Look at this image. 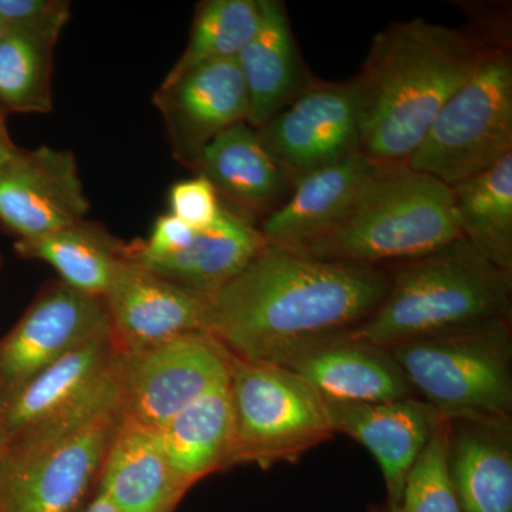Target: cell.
Instances as JSON below:
<instances>
[{
    "label": "cell",
    "instance_id": "obj_17",
    "mask_svg": "<svg viewBox=\"0 0 512 512\" xmlns=\"http://www.w3.org/2000/svg\"><path fill=\"white\" fill-rule=\"evenodd\" d=\"M323 402L335 434L349 436L373 454L386 483L389 507L397 505L407 474L429 443L440 414L416 396L383 403Z\"/></svg>",
    "mask_w": 512,
    "mask_h": 512
},
{
    "label": "cell",
    "instance_id": "obj_36",
    "mask_svg": "<svg viewBox=\"0 0 512 512\" xmlns=\"http://www.w3.org/2000/svg\"><path fill=\"white\" fill-rule=\"evenodd\" d=\"M6 453V441L5 437H3L2 430H0V466H2L3 457H5Z\"/></svg>",
    "mask_w": 512,
    "mask_h": 512
},
{
    "label": "cell",
    "instance_id": "obj_38",
    "mask_svg": "<svg viewBox=\"0 0 512 512\" xmlns=\"http://www.w3.org/2000/svg\"><path fill=\"white\" fill-rule=\"evenodd\" d=\"M0 264H2V256H0Z\"/></svg>",
    "mask_w": 512,
    "mask_h": 512
},
{
    "label": "cell",
    "instance_id": "obj_18",
    "mask_svg": "<svg viewBox=\"0 0 512 512\" xmlns=\"http://www.w3.org/2000/svg\"><path fill=\"white\" fill-rule=\"evenodd\" d=\"M188 490L171 466L158 431L121 414L97 491L117 512H175Z\"/></svg>",
    "mask_w": 512,
    "mask_h": 512
},
{
    "label": "cell",
    "instance_id": "obj_15",
    "mask_svg": "<svg viewBox=\"0 0 512 512\" xmlns=\"http://www.w3.org/2000/svg\"><path fill=\"white\" fill-rule=\"evenodd\" d=\"M153 103L163 117L174 160L194 171L215 137L248 119L247 89L237 60L201 64L161 83Z\"/></svg>",
    "mask_w": 512,
    "mask_h": 512
},
{
    "label": "cell",
    "instance_id": "obj_25",
    "mask_svg": "<svg viewBox=\"0 0 512 512\" xmlns=\"http://www.w3.org/2000/svg\"><path fill=\"white\" fill-rule=\"evenodd\" d=\"M157 431L171 466L188 487L228 468L234 436L228 380L185 407Z\"/></svg>",
    "mask_w": 512,
    "mask_h": 512
},
{
    "label": "cell",
    "instance_id": "obj_32",
    "mask_svg": "<svg viewBox=\"0 0 512 512\" xmlns=\"http://www.w3.org/2000/svg\"><path fill=\"white\" fill-rule=\"evenodd\" d=\"M195 232L197 231L168 212L160 215L154 222L150 237L128 244L127 256L131 261L141 265L170 258L191 244Z\"/></svg>",
    "mask_w": 512,
    "mask_h": 512
},
{
    "label": "cell",
    "instance_id": "obj_12",
    "mask_svg": "<svg viewBox=\"0 0 512 512\" xmlns=\"http://www.w3.org/2000/svg\"><path fill=\"white\" fill-rule=\"evenodd\" d=\"M110 329L101 298L57 279L47 284L0 340V404L60 357Z\"/></svg>",
    "mask_w": 512,
    "mask_h": 512
},
{
    "label": "cell",
    "instance_id": "obj_14",
    "mask_svg": "<svg viewBox=\"0 0 512 512\" xmlns=\"http://www.w3.org/2000/svg\"><path fill=\"white\" fill-rule=\"evenodd\" d=\"M103 301L117 353L207 333L208 296L175 285L128 256Z\"/></svg>",
    "mask_w": 512,
    "mask_h": 512
},
{
    "label": "cell",
    "instance_id": "obj_30",
    "mask_svg": "<svg viewBox=\"0 0 512 512\" xmlns=\"http://www.w3.org/2000/svg\"><path fill=\"white\" fill-rule=\"evenodd\" d=\"M170 214L185 222L194 231L211 227L220 217L222 202L210 181L197 174L178 181L168 195Z\"/></svg>",
    "mask_w": 512,
    "mask_h": 512
},
{
    "label": "cell",
    "instance_id": "obj_3",
    "mask_svg": "<svg viewBox=\"0 0 512 512\" xmlns=\"http://www.w3.org/2000/svg\"><path fill=\"white\" fill-rule=\"evenodd\" d=\"M511 308L512 272L461 238L397 264L382 303L352 335L389 349L511 319Z\"/></svg>",
    "mask_w": 512,
    "mask_h": 512
},
{
    "label": "cell",
    "instance_id": "obj_7",
    "mask_svg": "<svg viewBox=\"0 0 512 512\" xmlns=\"http://www.w3.org/2000/svg\"><path fill=\"white\" fill-rule=\"evenodd\" d=\"M512 153V55L500 47L434 117L406 167L453 187Z\"/></svg>",
    "mask_w": 512,
    "mask_h": 512
},
{
    "label": "cell",
    "instance_id": "obj_34",
    "mask_svg": "<svg viewBox=\"0 0 512 512\" xmlns=\"http://www.w3.org/2000/svg\"><path fill=\"white\" fill-rule=\"evenodd\" d=\"M18 150L19 147H16L10 138H0V168L8 163Z\"/></svg>",
    "mask_w": 512,
    "mask_h": 512
},
{
    "label": "cell",
    "instance_id": "obj_13",
    "mask_svg": "<svg viewBox=\"0 0 512 512\" xmlns=\"http://www.w3.org/2000/svg\"><path fill=\"white\" fill-rule=\"evenodd\" d=\"M89 210L72 151L19 148L0 168V224L18 239L70 227L83 221Z\"/></svg>",
    "mask_w": 512,
    "mask_h": 512
},
{
    "label": "cell",
    "instance_id": "obj_26",
    "mask_svg": "<svg viewBox=\"0 0 512 512\" xmlns=\"http://www.w3.org/2000/svg\"><path fill=\"white\" fill-rule=\"evenodd\" d=\"M450 188L461 237L488 261L512 272V153Z\"/></svg>",
    "mask_w": 512,
    "mask_h": 512
},
{
    "label": "cell",
    "instance_id": "obj_19",
    "mask_svg": "<svg viewBox=\"0 0 512 512\" xmlns=\"http://www.w3.org/2000/svg\"><path fill=\"white\" fill-rule=\"evenodd\" d=\"M379 168L360 153L295 181L289 197L262 221L269 245L299 249L335 227Z\"/></svg>",
    "mask_w": 512,
    "mask_h": 512
},
{
    "label": "cell",
    "instance_id": "obj_6",
    "mask_svg": "<svg viewBox=\"0 0 512 512\" xmlns=\"http://www.w3.org/2000/svg\"><path fill=\"white\" fill-rule=\"evenodd\" d=\"M234 436L228 468L293 463L332 439L323 397L292 370L229 355Z\"/></svg>",
    "mask_w": 512,
    "mask_h": 512
},
{
    "label": "cell",
    "instance_id": "obj_1",
    "mask_svg": "<svg viewBox=\"0 0 512 512\" xmlns=\"http://www.w3.org/2000/svg\"><path fill=\"white\" fill-rule=\"evenodd\" d=\"M390 271L266 245L210 296L207 333L229 355L282 362L315 340L350 332L382 303Z\"/></svg>",
    "mask_w": 512,
    "mask_h": 512
},
{
    "label": "cell",
    "instance_id": "obj_16",
    "mask_svg": "<svg viewBox=\"0 0 512 512\" xmlns=\"http://www.w3.org/2000/svg\"><path fill=\"white\" fill-rule=\"evenodd\" d=\"M279 366L333 402L383 403L414 396L390 350L356 338L352 330L308 343Z\"/></svg>",
    "mask_w": 512,
    "mask_h": 512
},
{
    "label": "cell",
    "instance_id": "obj_21",
    "mask_svg": "<svg viewBox=\"0 0 512 512\" xmlns=\"http://www.w3.org/2000/svg\"><path fill=\"white\" fill-rule=\"evenodd\" d=\"M448 466L463 512H512V421L448 420Z\"/></svg>",
    "mask_w": 512,
    "mask_h": 512
},
{
    "label": "cell",
    "instance_id": "obj_4",
    "mask_svg": "<svg viewBox=\"0 0 512 512\" xmlns=\"http://www.w3.org/2000/svg\"><path fill=\"white\" fill-rule=\"evenodd\" d=\"M448 185L409 167L379 168L332 229L292 251L343 264L382 266L461 239Z\"/></svg>",
    "mask_w": 512,
    "mask_h": 512
},
{
    "label": "cell",
    "instance_id": "obj_8",
    "mask_svg": "<svg viewBox=\"0 0 512 512\" xmlns=\"http://www.w3.org/2000/svg\"><path fill=\"white\" fill-rule=\"evenodd\" d=\"M120 420L117 402L72 429L6 447L0 466V512L86 510Z\"/></svg>",
    "mask_w": 512,
    "mask_h": 512
},
{
    "label": "cell",
    "instance_id": "obj_37",
    "mask_svg": "<svg viewBox=\"0 0 512 512\" xmlns=\"http://www.w3.org/2000/svg\"><path fill=\"white\" fill-rule=\"evenodd\" d=\"M8 32V28H6L5 23L0 20V39H2L3 36H5V33Z\"/></svg>",
    "mask_w": 512,
    "mask_h": 512
},
{
    "label": "cell",
    "instance_id": "obj_24",
    "mask_svg": "<svg viewBox=\"0 0 512 512\" xmlns=\"http://www.w3.org/2000/svg\"><path fill=\"white\" fill-rule=\"evenodd\" d=\"M127 247L103 225L83 220L43 237L18 239L15 251L52 266L70 288L103 299L127 259Z\"/></svg>",
    "mask_w": 512,
    "mask_h": 512
},
{
    "label": "cell",
    "instance_id": "obj_9",
    "mask_svg": "<svg viewBox=\"0 0 512 512\" xmlns=\"http://www.w3.org/2000/svg\"><path fill=\"white\" fill-rule=\"evenodd\" d=\"M228 376L229 353L208 333L117 353L114 360L121 414L154 430Z\"/></svg>",
    "mask_w": 512,
    "mask_h": 512
},
{
    "label": "cell",
    "instance_id": "obj_33",
    "mask_svg": "<svg viewBox=\"0 0 512 512\" xmlns=\"http://www.w3.org/2000/svg\"><path fill=\"white\" fill-rule=\"evenodd\" d=\"M83 512H117L116 508L113 507L107 501V498L104 497L103 494L100 493V491H96V494H94L93 500L90 501V504L87 505L86 510Z\"/></svg>",
    "mask_w": 512,
    "mask_h": 512
},
{
    "label": "cell",
    "instance_id": "obj_28",
    "mask_svg": "<svg viewBox=\"0 0 512 512\" xmlns=\"http://www.w3.org/2000/svg\"><path fill=\"white\" fill-rule=\"evenodd\" d=\"M261 22V0H205L195 9L183 55L164 82L177 79L201 64L237 60Z\"/></svg>",
    "mask_w": 512,
    "mask_h": 512
},
{
    "label": "cell",
    "instance_id": "obj_31",
    "mask_svg": "<svg viewBox=\"0 0 512 512\" xmlns=\"http://www.w3.org/2000/svg\"><path fill=\"white\" fill-rule=\"evenodd\" d=\"M72 5L64 0H0V20L8 29L62 35Z\"/></svg>",
    "mask_w": 512,
    "mask_h": 512
},
{
    "label": "cell",
    "instance_id": "obj_23",
    "mask_svg": "<svg viewBox=\"0 0 512 512\" xmlns=\"http://www.w3.org/2000/svg\"><path fill=\"white\" fill-rule=\"evenodd\" d=\"M266 245L255 222L222 204L217 221L195 232L187 248L143 266L175 285L210 298L241 274Z\"/></svg>",
    "mask_w": 512,
    "mask_h": 512
},
{
    "label": "cell",
    "instance_id": "obj_29",
    "mask_svg": "<svg viewBox=\"0 0 512 512\" xmlns=\"http://www.w3.org/2000/svg\"><path fill=\"white\" fill-rule=\"evenodd\" d=\"M448 426V420L440 417L407 474L399 503L389 512H463L448 466Z\"/></svg>",
    "mask_w": 512,
    "mask_h": 512
},
{
    "label": "cell",
    "instance_id": "obj_10",
    "mask_svg": "<svg viewBox=\"0 0 512 512\" xmlns=\"http://www.w3.org/2000/svg\"><path fill=\"white\" fill-rule=\"evenodd\" d=\"M110 329L60 357L0 404L6 447L33 434L74 426L119 402Z\"/></svg>",
    "mask_w": 512,
    "mask_h": 512
},
{
    "label": "cell",
    "instance_id": "obj_11",
    "mask_svg": "<svg viewBox=\"0 0 512 512\" xmlns=\"http://www.w3.org/2000/svg\"><path fill=\"white\" fill-rule=\"evenodd\" d=\"M360 121L356 77L346 82L311 80L255 133L295 184L303 175L360 153Z\"/></svg>",
    "mask_w": 512,
    "mask_h": 512
},
{
    "label": "cell",
    "instance_id": "obj_2",
    "mask_svg": "<svg viewBox=\"0 0 512 512\" xmlns=\"http://www.w3.org/2000/svg\"><path fill=\"white\" fill-rule=\"evenodd\" d=\"M507 36L481 26L437 25L423 18L377 32L357 74L360 154L377 168L406 167L441 107Z\"/></svg>",
    "mask_w": 512,
    "mask_h": 512
},
{
    "label": "cell",
    "instance_id": "obj_27",
    "mask_svg": "<svg viewBox=\"0 0 512 512\" xmlns=\"http://www.w3.org/2000/svg\"><path fill=\"white\" fill-rule=\"evenodd\" d=\"M59 37L8 29L0 39V109L6 116L52 111L53 56Z\"/></svg>",
    "mask_w": 512,
    "mask_h": 512
},
{
    "label": "cell",
    "instance_id": "obj_5",
    "mask_svg": "<svg viewBox=\"0 0 512 512\" xmlns=\"http://www.w3.org/2000/svg\"><path fill=\"white\" fill-rule=\"evenodd\" d=\"M389 350L413 393L444 419H511V319Z\"/></svg>",
    "mask_w": 512,
    "mask_h": 512
},
{
    "label": "cell",
    "instance_id": "obj_20",
    "mask_svg": "<svg viewBox=\"0 0 512 512\" xmlns=\"http://www.w3.org/2000/svg\"><path fill=\"white\" fill-rule=\"evenodd\" d=\"M195 173L210 181L225 207L252 222L281 207L293 188L247 123L215 137L202 151Z\"/></svg>",
    "mask_w": 512,
    "mask_h": 512
},
{
    "label": "cell",
    "instance_id": "obj_35",
    "mask_svg": "<svg viewBox=\"0 0 512 512\" xmlns=\"http://www.w3.org/2000/svg\"><path fill=\"white\" fill-rule=\"evenodd\" d=\"M0 138H10L6 128V114L0 109Z\"/></svg>",
    "mask_w": 512,
    "mask_h": 512
},
{
    "label": "cell",
    "instance_id": "obj_22",
    "mask_svg": "<svg viewBox=\"0 0 512 512\" xmlns=\"http://www.w3.org/2000/svg\"><path fill=\"white\" fill-rule=\"evenodd\" d=\"M248 96L249 127L264 126L312 79H306L288 10L281 0H261V22L237 57Z\"/></svg>",
    "mask_w": 512,
    "mask_h": 512
}]
</instances>
